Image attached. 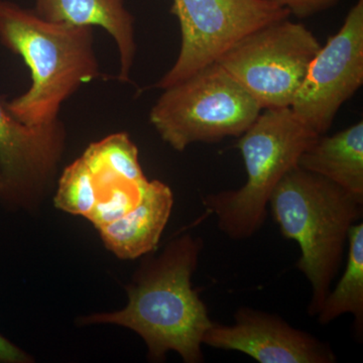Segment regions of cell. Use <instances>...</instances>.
Wrapping results in <instances>:
<instances>
[{
    "label": "cell",
    "instance_id": "2",
    "mask_svg": "<svg viewBox=\"0 0 363 363\" xmlns=\"http://www.w3.org/2000/svg\"><path fill=\"white\" fill-rule=\"evenodd\" d=\"M0 44L30 71L32 85L4 100L21 123L39 125L59 118L62 104L83 84L102 77L94 49V26L44 20L32 9L0 0Z\"/></svg>",
    "mask_w": 363,
    "mask_h": 363
},
{
    "label": "cell",
    "instance_id": "7",
    "mask_svg": "<svg viewBox=\"0 0 363 363\" xmlns=\"http://www.w3.org/2000/svg\"><path fill=\"white\" fill-rule=\"evenodd\" d=\"M171 13L181 28V49L174 66L154 85L166 89L216 63L234 44L290 11L272 0H173Z\"/></svg>",
    "mask_w": 363,
    "mask_h": 363
},
{
    "label": "cell",
    "instance_id": "12",
    "mask_svg": "<svg viewBox=\"0 0 363 363\" xmlns=\"http://www.w3.org/2000/svg\"><path fill=\"white\" fill-rule=\"evenodd\" d=\"M125 0H35V11L44 20L74 26H101L113 38L121 69L117 79L130 82L136 44L135 18Z\"/></svg>",
    "mask_w": 363,
    "mask_h": 363
},
{
    "label": "cell",
    "instance_id": "17",
    "mask_svg": "<svg viewBox=\"0 0 363 363\" xmlns=\"http://www.w3.org/2000/svg\"><path fill=\"white\" fill-rule=\"evenodd\" d=\"M35 362L26 351L14 345L0 333V363H32Z\"/></svg>",
    "mask_w": 363,
    "mask_h": 363
},
{
    "label": "cell",
    "instance_id": "9",
    "mask_svg": "<svg viewBox=\"0 0 363 363\" xmlns=\"http://www.w3.org/2000/svg\"><path fill=\"white\" fill-rule=\"evenodd\" d=\"M67 131L60 118L28 125L11 116L0 98V201L33 211L54 187Z\"/></svg>",
    "mask_w": 363,
    "mask_h": 363
},
{
    "label": "cell",
    "instance_id": "4",
    "mask_svg": "<svg viewBox=\"0 0 363 363\" xmlns=\"http://www.w3.org/2000/svg\"><path fill=\"white\" fill-rule=\"evenodd\" d=\"M319 136L290 107L262 109L236 143L247 172L245 185L203 198L222 233L234 240L255 235L266 222L272 191Z\"/></svg>",
    "mask_w": 363,
    "mask_h": 363
},
{
    "label": "cell",
    "instance_id": "14",
    "mask_svg": "<svg viewBox=\"0 0 363 363\" xmlns=\"http://www.w3.org/2000/svg\"><path fill=\"white\" fill-rule=\"evenodd\" d=\"M345 271L335 289L330 290L318 313L322 325L331 323L341 315L354 316L355 331L362 336L363 329V223L351 227L347 240Z\"/></svg>",
    "mask_w": 363,
    "mask_h": 363
},
{
    "label": "cell",
    "instance_id": "15",
    "mask_svg": "<svg viewBox=\"0 0 363 363\" xmlns=\"http://www.w3.org/2000/svg\"><path fill=\"white\" fill-rule=\"evenodd\" d=\"M97 195L87 164L78 157L64 169L54 197L57 209L87 218L96 204Z\"/></svg>",
    "mask_w": 363,
    "mask_h": 363
},
{
    "label": "cell",
    "instance_id": "3",
    "mask_svg": "<svg viewBox=\"0 0 363 363\" xmlns=\"http://www.w3.org/2000/svg\"><path fill=\"white\" fill-rule=\"evenodd\" d=\"M269 206L281 235L300 247L297 267L311 286L308 313L316 316L340 269L350 228L362 218L363 196L296 166L272 191Z\"/></svg>",
    "mask_w": 363,
    "mask_h": 363
},
{
    "label": "cell",
    "instance_id": "8",
    "mask_svg": "<svg viewBox=\"0 0 363 363\" xmlns=\"http://www.w3.org/2000/svg\"><path fill=\"white\" fill-rule=\"evenodd\" d=\"M362 84L363 0H358L312 60L290 108L317 135H326L340 107Z\"/></svg>",
    "mask_w": 363,
    "mask_h": 363
},
{
    "label": "cell",
    "instance_id": "16",
    "mask_svg": "<svg viewBox=\"0 0 363 363\" xmlns=\"http://www.w3.org/2000/svg\"><path fill=\"white\" fill-rule=\"evenodd\" d=\"M285 7L291 14L305 18L322 13L335 6L339 0H272Z\"/></svg>",
    "mask_w": 363,
    "mask_h": 363
},
{
    "label": "cell",
    "instance_id": "10",
    "mask_svg": "<svg viewBox=\"0 0 363 363\" xmlns=\"http://www.w3.org/2000/svg\"><path fill=\"white\" fill-rule=\"evenodd\" d=\"M203 344L217 350L238 351L260 363H334L331 346L295 328L283 318L250 307L240 308L234 323H214Z\"/></svg>",
    "mask_w": 363,
    "mask_h": 363
},
{
    "label": "cell",
    "instance_id": "1",
    "mask_svg": "<svg viewBox=\"0 0 363 363\" xmlns=\"http://www.w3.org/2000/svg\"><path fill=\"white\" fill-rule=\"evenodd\" d=\"M202 248L201 238L191 234L172 240L135 272L125 288L124 309L82 317L79 324H116L135 331L145 341L150 362H164L171 351L186 363L204 362L203 337L213 321L192 286Z\"/></svg>",
    "mask_w": 363,
    "mask_h": 363
},
{
    "label": "cell",
    "instance_id": "11",
    "mask_svg": "<svg viewBox=\"0 0 363 363\" xmlns=\"http://www.w3.org/2000/svg\"><path fill=\"white\" fill-rule=\"evenodd\" d=\"M173 206L171 188L159 180L149 181L133 210L97 230L105 247L118 259H138L157 250Z\"/></svg>",
    "mask_w": 363,
    "mask_h": 363
},
{
    "label": "cell",
    "instance_id": "6",
    "mask_svg": "<svg viewBox=\"0 0 363 363\" xmlns=\"http://www.w3.org/2000/svg\"><path fill=\"white\" fill-rule=\"evenodd\" d=\"M321 45L311 30L288 18L238 40L217 60L260 108L290 107Z\"/></svg>",
    "mask_w": 363,
    "mask_h": 363
},
{
    "label": "cell",
    "instance_id": "13",
    "mask_svg": "<svg viewBox=\"0 0 363 363\" xmlns=\"http://www.w3.org/2000/svg\"><path fill=\"white\" fill-rule=\"evenodd\" d=\"M297 166L363 196V123L335 135H320L298 157Z\"/></svg>",
    "mask_w": 363,
    "mask_h": 363
},
{
    "label": "cell",
    "instance_id": "5",
    "mask_svg": "<svg viewBox=\"0 0 363 363\" xmlns=\"http://www.w3.org/2000/svg\"><path fill=\"white\" fill-rule=\"evenodd\" d=\"M162 90L150 121L162 140L178 152L195 143L240 138L262 111L218 63Z\"/></svg>",
    "mask_w": 363,
    "mask_h": 363
}]
</instances>
